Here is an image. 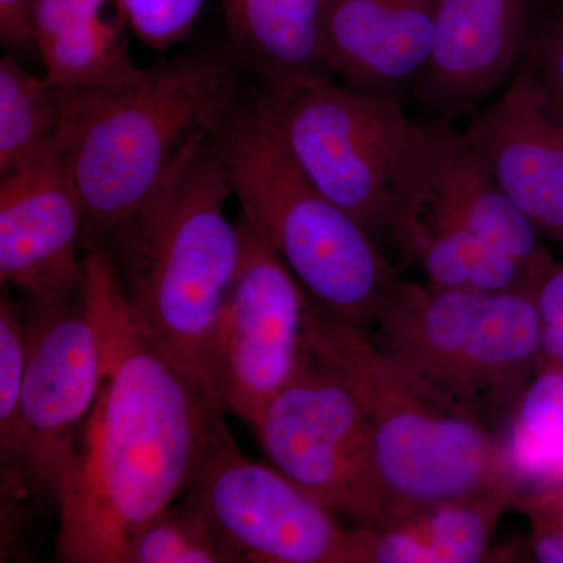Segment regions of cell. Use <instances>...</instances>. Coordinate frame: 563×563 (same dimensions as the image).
I'll return each mask as SVG.
<instances>
[{"label":"cell","instance_id":"obj_9","mask_svg":"<svg viewBox=\"0 0 563 563\" xmlns=\"http://www.w3.org/2000/svg\"><path fill=\"white\" fill-rule=\"evenodd\" d=\"M274 468L358 528L385 515L383 481L361 402L342 377L303 350L298 368L252 429Z\"/></svg>","mask_w":563,"mask_h":563},{"label":"cell","instance_id":"obj_3","mask_svg":"<svg viewBox=\"0 0 563 563\" xmlns=\"http://www.w3.org/2000/svg\"><path fill=\"white\" fill-rule=\"evenodd\" d=\"M243 98L232 58L192 49L118 88L68 90L62 133L84 203L88 250L131 220L177 155Z\"/></svg>","mask_w":563,"mask_h":563},{"label":"cell","instance_id":"obj_4","mask_svg":"<svg viewBox=\"0 0 563 563\" xmlns=\"http://www.w3.org/2000/svg\"><path fill=\"white\" fill-rule=\"evenodd\" d=\"M302 346L339 374L361 402L385 493L380 521L437 503L517 488L507 444L484 422L433 399L366 329L309 295Z\"/></svg>","mask_w":563,"mask_h":563},{"label":"cell","instance_id":"obj_18","mask_svg":"<svg viewBox=\"0 0 563 563\" xmlns=\"http://www.w3.org/2000/svg\"><path fill=\"white\" fill-rule=\"evenodd\" d=\"M517 488L451 499L366 528L368 563H474Z\"/></svg>","mask_w":563,"mask_h":563},{"label":"cell","instance_id":"obj_12","mask_svg":"<svg viewBox=\"0 0 563 563\" xmlns=\"http://www.w3.org/2000/svg\"><path fill=\"white\" fill-rule=\"evenodd\" d=\"M201 515L235 563H366V531H346L331 510L274 466L222 444L181 503Z\"/></svg>","mask_w":563,"mask_h":563},{"label":"cell","instance_id":"obj_7","mask_svg":"<svg viewBox=\"0 0 563 563\" xmlns=\"http://www.w3.org/2000/svg\"><path fill=\"white\" fill-rule=\"evenodd\" d=\"M532 291L488 292L399 280L368 329L433 399L484 422L517 412L540 362Z\"/></svg>","mask_w":563,"mask_h":563},{"label":"cell","instance_id":"obj_19","mask_svg":"<svg viewBox=\"0 0 563 563\" xmlns=\"http://www.w3.org/2000/svg\"><path fill=\"white\" fill-rule=\"evenodd\" d=\"M236 52L265 87L328 74L322 60L324 0H222Z\"/></svg>","mask_w":563,"mask_h":563},{"label":"cell","instance_id":"obj_20","mask_svg":"<svg viewBox=\"0 0 563 563\" xmlns=\"http://www.w3.org/2000/svg\"><path fill=\"white\" fill-rule=\"evenodd\" d=\"M68 90L0 60V176L62 131Z\"/></svg>","mask_w":563,"mask_h":563},{"label":"cell","instance_id":"obj_21","mask_svg":"<svg viewBox=\"0 0 563 563\" xmlns=\"http://www.w3.org/2000/svg\"><path fill=\"white\" fill-rule=\"evenodd\" d=\"M124 563H235L201 515L168 507L133 537Z\"/></svg>","mask_w":563,"mask_h":563},{"label":"cell","instance_id":"obj_22","mask_svg":"<svg viewBox=\"0 0 563 563\" xmlns=\"http://www.w3.org/2000/svg\"><path fill=\"white\" fill-rule=\"evenodd\" d=\"M31 329L27 314L2 292L0 299V457L9 454L27 372Z\"/></svg>","mask_w":563,"mask_h":563},{"label":"cell","instance_id":"obj_6","mask_svg":"<svg viewBox=\"0 0 563 563\" xmlns=\"http://www.w3.org/2000/svg\"><path fill=\"white\" fill-rule=\"evenodd\" d=\"M233 196L307 295L368 331L399 279L372 235L312 184L263 92L213 129Z\"/></svg>","mask_w":563,"mask_h":563},{"label":"cell","instance_id":"obj_8","mask_svg":"<svg viewBox=\"0 0 563 563\" xmlns=\"http://www.w3.org/2000/svg\"><path fill=\"white\" fill-rule=\"evenodd\" d=\"M285 146L314 187L372 235L388 236L393 191L413 118L377 98L309 74L262 91Z\"/></svg>","mask_w":563,"mask_h":563},{"label":"cell","instance_id":"obj_26","mask_svg":"<svg viewBox=\"0 0 563 563\" xmlns=\"http://www.w3.org/2000/svg\"><path fill=\"white\" fill-rule=\"evenodd\" d=\"M33 3L35 0H0V40L5 46L33 43Z\"/></svg>","mask_w":563,"mask_h":563},{"label":"cell","instance_id":"obj_10","mask_svg":"<svg viewBox=\"0 0 563 563\" xmlns=\"http://www.w3.org/2000/svg\"><path fill=\"white\" fill-rule=\"evenodd\" d=\"M27 318V372L2 485L55 503L101 387V343L81 290L68 301L29 303Z\"/></svg>","mask_w":563,"mask_h":563},{"label":"cell","instance_id":"obj_11","mask_svg":"<svg viewBox=\"0 0 563 563\" xmlns=\"http://www.w3.org/2000/svg\"><path fill=\"white\" fill-rule=\"evenodd\" d=\"M239 266L207 352L214 401L246 422L261 420L302 354L307 292L242 213Z\"/></svg>","mask_w":563,"mask_h":563},{"label":"cell","instance_id":"obj_24","mask_svg":"<svg viewBox=\"0 0 563 563\" xmlns=\"http://www.w3.org/2000/svg\"><path fill=\"white\" fill-rule=\"evenodd\" d=\"M523 58L542 84L550 109L563 124V0H551L529 29Z\"/></svg>","mask_w":563,"mask_h":563},{"label":"cell","instance_id":"obj_23","mask_svg":"<svg viewBox=\"0 0 563 563\" xmlns=\"http://www.w3.org/2000/svg\"><path fill=\"white\" fill-rule=\"evenodd\" d=\"M141 43L165 51L191 35L206 0H114Z\"/></svg>","mask_w":563,"mask_h":563},{"label":"cell","instance_id":"obj_27","mask_svg":"<svg viewBox=\"0 0 563 563\" xmlns=\"http://www.w3.org/2000/svg\"><path fill=\"white\" fill-rule=\"evenodd\" d=\"M558 490H559V493H561L562 498H563V484L558 485Z\"/></svg>","mask_w":563,"mask_h":563},{"label":"cell","instance_id":"obj_14","mask_svg":"<svg viewBox=\"0 0 563 563\" xmlns=\"http://www.w3.org/2000/svg\"><path fill=\"white\" fill-rule=\"evenodd\" d=\"M463 133L504 196L563 246V124L529 62L495 101L474 111Z\"/></svg>","mask_w":563,"mask_h":563},{"label":"cell","instance_id":"obj_1","mask_svg":"<svg viewBox=\"0 0 563 563\" xmlns=\"http://www.w3.org/2000/svg\"><path fill=\"white\" fill-rule=\"evenodd\" d=\"M81 291L101 343L98 398L58 490L57 555L124 563L144 525L188 492L233 439L217 404L141 328L109 251L85 254Z\"/></svg>","mask_w":563,"mask_h":563},{"label":"cell","instance_id":"obj_13","mask_svg":"<svg viewBox=\"0 0 563 563\" xmlns=\"http://www.w3.org/2000/svg\"><path fill=\"white\" fill-rule=\"evenodd\" d=\"M0 177L2 287L29 303L68 301L84 284L88 225L62 131Z\"/></svg>","mask_w":563,"mask_h":563},{"label":"cell","instance_id":"obj_2","mask_svg":"<svg viewBox=\"0 0 563 563\" xmlns=\"http://www.w3.org/2000/svg\"><path fill=\"white\" fill-rule=\"evenodd\" d=\"M231 196L213 131L196 133L143 207L99 244L152 343L217 406L207 352L242 250L225 213Z\"/></svg>","mask_w":563,"mask_h":563},{"label":"cell","instance_id":"obj_15","mask_svg":"<svg viewBox=\"0 0 563 563\" xmlns=\"http://www.w3.org/2000/svg\"><path fill=\"white\" fill-rule=\"evenodd\" d=\"M532 13L533 0H439L418 106L453 122L481 109L523 60Z\"/></svg>","mask_w":563,"mask_h":563},{"label":"cell","instance_id":"obj_25","mask_svg":"<svg viewBox=\"0 0 563 563\" xmlns=\"http://www.w3.org/2000/svg\"><path fill=\"white\" fill-rule=\"evenodd\" d=\"M533 303L540 318V362L563 369V262L554 263L537 280Z\"/></svg>","mask_w":563,"mask_h":563},{"label":"cell","instance_id":"obj_5","mask_svg":"<svg viewBox=\"0 0 563 563\" xmlns=\"http://www.w3.org/2000/svg\"><path fill=\"white\" fill-rule=\"evenodd\" d=\"M388 236L433 287L532 291L553 265L542 233L504 196L453 121L413 120Z\"/></svg>","mask_w":563,"mask_h":563},{"label":"cell","instance_id":"obj_16","mask_svg":"<svg viewBox=\"0 0 563 563\" xmlns=\"http://www.w3.org/2000/svg\"><path fill=\"white\" fill-rule=\"evenodd\" d=\"M439 0H324L325 70L377 98L413 95L435 36Z\"/></svg>","mask_w":563,"mask_h":563},{"label":"cell","instance_id":"obj_17","mask_svg":"<svg viewBox=\"0 0 563 563\" xmlns=\"http://www.w3.org/2000/svg\"><path fill=\"white\" fill-rule=\"evenodd\" d=\"M114 0H35L32 38L51 84L66 90L118 88L139 76L122 18L107 16Z\"/></svg>","mask_w":563,"mask_h":563}]
</instances>
